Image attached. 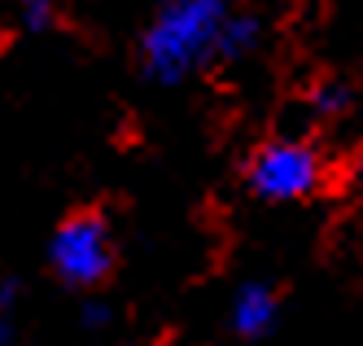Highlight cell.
<instances>
[{
	"mask_svg": "<svg viewBox=\"0 0 363 346\" xmlns=\"http://www.w3.org/2000/svg\"><path fill=\"white\" fill-rule=\"evenodd\" d=\"M324 153L302 136H272L245 158V189L267 206H294L320 193Z\"/></svg>",
	"mask_w": 363,
	"mask_h": 346,
	"instance_id": "cell-2",
	"label": "cell"
},
{
	"mask_svg": "<svg viewBox=\"0 0 363 346\" xmlns=\"http://www.w3.org/2000/svg\"><path fill=\"white\" fill-rule=\"evenodd\" d=\"M280 325V294L267 281H241L228 298V329L241 342H258Z\"/></svg>",
	"mask_w": 363,
	"mask_h": 346,
	"instance_id": "cell-4",
	"label": "cell"
},
{
	"mask_svg": "<svg viewBox=\"0 0 363 346\" xmlns=\"http://www.w3.org/2000/svg\"><path fill=\"white\" fill-rule=\"evenodd\" d=\"M48 272L66 289L92 294L114 276V228L101 210H74L48 237Z\"/></svg>",
	"mask_w": 363,
	"mask_h": 346,
	"instance_id": "cell-3",
	"label": "cell"
},
{
	"mask_svg": "<svg viewBox=\"0 0 363 346\" xmlns=\"http://www.w3.org/2000/svg\"><path fill=\"white\" fill-rule=\"evenodd\" d=\"M13 9H18V22L27 26V31L44 36V31H53V26H57L62 0H13Z\"/></svg>",
	"mask_w": 363,
	"mask_h": 346,
	"instance_id": "cell-7",
	"label": "cell"
},
{
	"mask_svg": "<svg viewBox=\"0 0 363 346\" xmlns=\"http://www.w3.org/2000/svg\"><path fill=\"white\" fill-rule=\"evenodd\" d=\"M232 9H237L232 0H153V13L136 44L140 75L149 84L175 88L197 70L215 66V40Z\"/></svg>",
	"mask_w": 363,
	"mask_h": 346,
	"instance_id": "cell-1",
	"label": "cell"
},
{
	"mask_svg": "<svg viewBox=\"0 0 363 346\" xmlns=\"http://www.w3.org/2000/svg\"><path fill=\"white\" fill-rule=\"evenodd\" d=\"M13 325H18V285L0 276V346H13Z\"/></svg>",
	"mask_w": 363,
	"mask_h": 346,
	"instance_id": "cell-8",
	"label": "cell"
},
{
	"mask_svg": "<svg viewBox=\"0 0 363 346\" xmlns=\"http://www.w3.org/2000/svg\"><path fill=\"white\" fill-rule=\"evenodd\" d=\"M311 114H315V119H342L346 110H350V88L346 84H337V79H324V84H315V88H311Z\"/></svg>",
	"mask_w": 363,
	"mask_h": 346,
	"instance_id": "cell-6",
	"label": "cell"
},
{
	"mask_svg": "<svg viewBox=\"0 0 363 346\" xmlns=\"http://www.w3.org/2000/svg\"><path fill=\"white\" fill-rule=\"evenodd\" d=\"M79 320H84V329H106L110 325V307L106 303H84V315H79Z\"/></svg>",
	"mask_w": 363,
	"mask_h": 346,
	"instance_id": "cell-9",
	"label": "cell"
},
{
	"mask_svg": "<svg viewBox=\"0 0 363 346\" xmlns=\"http://www.w3.org/2000/svg\"><path fill=\"white\" fill-rule=\"evenodd\" d=\"M263 44V18L250 13V9H232L228 22L219 26V40H215V62L232 66V62H245L258 53Z\"/></svg>",
	"mask_w": 363,
	"mask_h": 346,
	"instance_id": "cell-5",
	"label": "cell"
}]
</instances>
